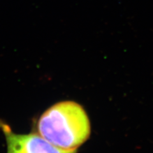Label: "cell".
Returning a JSON list of instances; mask_svg holds the SVG:
<instances>
[{
    "mask_svg": "<svg viewBox=\"0 0 153 153\" xmlns=\"http://www.w3.org/2000/svg\"><path fill=\"white\" fill-rule=\"evenodd\" d=\"M33 131L61 149L77 151L89 139L91 128L82 105L63 101L47 108L37 119Z\"/></svg>",
    "mask_w": 153,
    "mask_h": 153,
    "instance_id": "1",
    "label": "cell"
},
{
    "mask_svg": "<svg viewBox=\"0 0 153 153\" xmlns=\"http://www.w3.org/2000/svg\"><path fill=\"white\" fill-rule=\"evenodd\" d=\"M0 130L7 142V153H76L61 149L35 131L28 134L14 132L7 123L0 119Z\"/></svg>",
    "mask_w": 153,
    "mask_h": 153,
    "instance_id": "2",
    "label": "cell"
}]
</instances>
